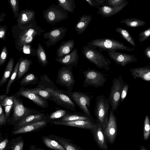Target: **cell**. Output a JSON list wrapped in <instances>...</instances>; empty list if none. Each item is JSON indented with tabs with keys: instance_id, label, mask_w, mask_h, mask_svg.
Segmentation results:
<instances>
[{
	"instance_id": "ee69618b",
	"label": "cell",
	"mask_w": 150,
	"mask_h": 150,
	"mask_svg": "<svg viewBox=\"0 0 150 150\" xmlns=\"http://www.w3.org/2000/svg\"><path fill=\"white\" fill-rule=\"evenodd\" d=\"M150 36V28L141 32L139 35V41L142 42L147 39Z\"/></svg>"
},
{
	"instance_id": "8992f818",
	"label": "cell",
	"mask_w": 150,
	"mask_h": 150,
	"mask_svg": "<svg viewBox=\"0 0 150 150\" xmlns=\"http://www.w3.org/2000/svg\"><path fill=\"white\" fill-rule=\"evenodd\" d=\"M43 16L48 23L54 25L68 18L67 11L59 5L53 4L42 12Z\"/></svg>"
},
{
	"instance_id": "ba28073f",
	"label": "cell",
	"mask_w": 150,
	"mask_h": 150,
	"mask_svg": "<svg viewBox=\"0 0 150 150\" xmlns=\"http://www.w3.org/2000/svg\"><path fill=\"white\" fill-rule=\"evenodd\" d=\"M125 84L121 76H119L118 78L115 77L112 80L108 100L110 109L113 112L117 109L119 105L122 88Z\"/></svg>"
},
{
	"instance_id": "4dcf8cb0",
	"label": "cell",
	"mask_w": 150,
	"mask_h": 150,
	"mask_svg": "<svg viewBox=\"0 0 150 150\" xmlns=\"http://www.w3.org/2000/svg\"><path fill=\"white\" fill-rule=\"evenodd\" d=\"M35 54L41 65L46 67L49 64V62L45 49L40 43L38 44L37 48L35 50Z\"/></svg>"
},
{
	"instance_id": "f1b7e54d",
	"label": "cell",
	"mask_w": 150,
	"mask_h": 150,
	"mask_svg": "<svg viewBox=\"0 0 150 150\" xmlns=\"http://www.w3.org/2000/svg\"><path fill=\"white\" fill-rule=\"evenodd\" d=\"M40 78V81L38 83V85L36 87L44 90L47 88H51L54 89H58L46 74H44L41 76Z\"/></svg>"
},
{
	"instance_id": "30bf717a",
	"label": "cell",
	"mask_w": 150,
	"mask_h": 150,
	"mask_svg": "<svg viewBox=\"0 0 150 150\" xmlns=\"http://www.w3.org/2000/svg\"><path fill=\"white\" fill-rule=\"evenodd\" d=\"M72 66H64L60 69L58 72L56 83L65 86L67 91L71 93L76 81L73 76Z\"/></svg>"
},
{
	"instance_id": "ac0fdd59",
	"label": "cell",
	"mask_w": 150,
	"mask_h": 150,
	"mask_svg": "<svg viewBox=\"0 0 150 150\" xmlns=\"http://www.w3.org/2000/svg\"><path fill=\"white\" fill-rule=\"evenodd\" d=\"M35 12L33 9L22 10L19 13L17 19V25L20 26L29 25L35 20Z\"/></svg>"
},
{
	"instance_id": "816d5d0a",
	"label": "cell",
	"mask_w": 150,
	"mask_h": 150,
	"mask_svg": "<svg viewBox=\"0 0 150 150\" xmlns=\"http://www.w3.org/2000/svg\"><path fill=\"white\" fill-rule=\"evenodd\" d=\"M6 122L1 105L0 104V127L6 125Z\"/></svg>"
},
{
	"instance_id": "6f0895ef",
	"label": "cell",
	"mask_w": 150,
	"mask_h": 150,
	"mask_svg": "<svg viewBox=\"0 0 150 150\" xmlns=\"http://www.w3.org/2000/svg\"><path fill=\"white\" fill-rule=\"evenodd\" d=\"M30 150H43L41 148H35L33 146H30Z\"/></svg>"
},
{
	"instance_id": "d4e9b609",
	"label": "cell",
	"mask_w": 150,
	"mask_h": 150,
	"mask_svg": "<svg viewBox=\"0 0 150 150\" xmlns=\"http://www.w3.org/2000/svg\"><path fill=\"white\" fill-rule=\"evenodd\" d=\"M92 19L90 15L83 14L80 18L75 25V30L78 34L80 35L86 29Z\"/></svg>"
},
{
	"instance_id": "9a60e30c",
	"label": "cell",
	"mask_w": 150,
	"mask_h": 150,
	"mask_svg": "<svg viewBox=\"0 0 150 150\" xmlns=\"http://www.w3.org/2000/svg\"><path fill=\"white\" fill-rule=\"evenodd\" d=\"M15 95L18 96H23L32 100L38 106L44 108L48 106L47 100L38 94L31 92L29 88L24 87L20 88Z\"/></svg>"
},
{
	"instance_id": "f907efd6",
	"label": "cell",
	"mask_w": 150,
	"mask_h": 150,
	"mask_svg": "<svg viewBox=\"0 0 150 150\" xmlns=\"http://www.w3.org/2000/svg\"><path fill=\"white\" fill-rule=\"evenodd\" d=\"M7 27L6 25L0 26V39L6 40Z\"/></svg>"
},
{
	"instance_id": "6da1fadb",
	"label": "cell",
	"mask_w": 150,
	"mask_h": 150,
	"mask_svg": "<svg viewBox=\"0 0 150 150\" xmlns=\"http://www.w3.org/2000/svg\"><path fill=\"white\" fill-rule=\"evenodd\" d=\"M45 31L37 25L35 20L24 26L14 25L11 32L15 39L16 48L20 52L22 51L24 45H30L36 37L40 36Z\"/></svg>"
},
{
	"instance_id": "d6a6232c",
	"label": "cell",
	"mask_w": 150,
	"mask_h": 150,
	"mask_svg": "<svg viewBox=\"0 0 150 150\" xmlns=\"http://www.w3.org/2000/svg\"><path fill=\"white\" fill-rule=\"evenodd\" d=\"M58 5L63 9L71 13H73L76 7L74 0H57Z\"/></svg>"
},
{
	"instance_id": "83f0119b",
	"label": "cell",
	"mask_w": 150,
	"mask_h": 150,
	"mask_svg": "<svg viewBox=\"0 0 150 150\" xmlns=\"http://www.w3.org/2000/svg\"><path fill=\"white\" fill-rule=\"evenodd\" d=\"M68 112L61 118L60 120L71 122L93 119L92 117H89L85 114L69 113Z\"/></svg>"
},
{
	"instance_id": "9c48e42d",
	"label": "cell",
	"mask_w": 150,
	"mask_h": 150,
	"mask_svg": "<svg viewBox=\"0 0 150 150\" xmlns=\"http://www.w3.org/2000/svg\"><path fill=\"white\" fill-rule=\"evenodd\" d=\"M85 80L83 86L86 88L93 86L98 88L104 86L107 79L103 74L93 69L89 68L83 72Z\"/></svg>"
},
{
	"instance_id": "4316f807",
	"label": "cell",
	"mask_w": 150,
	"mask_h": 150,
	"mask_svg": "<svg viewBox=\"0 0 150 150\" xmlns=\"http://www.w3.org/2000/svg\"><path fill=\"white\" fill-rule=\"evenodd\" d=\"M49 136L61 145L66 150H81L77 146L71 143L67 139L52 134H50Z\"/></svg>"
},
{
	"instance_id": "f5cc1de1",
	"label": "cell",
	"mask_w": 150,
	"mask_h": 150,
	"mask_svg": "<svg viewBox=\"0 0 150 150\" xmlns=\"http://www.w3.org/2000/svg\"><path fill=\"white\" fill-rule=\"evenodd\" d=\"M94 6L97 7L100 5L102 6L105 5V3L106 0H92Z\"/></svg>"
},
{
	"instance_id": "7402d4cb",
	"label": "cell",
	"mask_w": 150,
	"mask_h": 150,
	"mask_svg": "<svg viewBox=\"0 0 150 150\" xmlns=\"http://www.w3.org/2000/svg\"><path fill=\"white\" fill-rule=\"evenodd\" d=\"M45 116V113L40 112L28 115L15 125V129H18L25 125L41 120Z\"/></svg>"
},
{
	"instance_id": "ffe728a7",
	"label": "cell",
	"mask_w": 150,
	"mask_h": 150,
	"mask_svg": "<svg viewBox=\"0 0 150 150\" xmlns=\"http://www.w3.org/2000/svg\"><path fill=\"white\" fill-rule=\"evenodd\" d=\"M79 56L76 48L73 49L66 56L56 58L55 60L64 66H77L79 60Z\"/></svg>"
},
{
	"instance_id": "b9f144b4",
	"label": "cell",
	"mask_w": 150,
	"mask_h": 150,
	"mask_svg": "<svg viewBox=\"0 0 150 150\" xmlns=\"http://www.w3.org/2000/svg\"><path fill=\"white\" fill-rule=\"evenodd\" d=\"M68 112L67 111L65 110H59L50 114L48 116V118L50 119L61 118Z\"/></svg>"
},
{
	"instance_id": "74e56055",
	"label": "cell",
	"mask_w": 150,
	"mask_h": 150,
	"mask_svg": "<svg viewBox=\"0 0 150 150\" xmlns=\"http://www.w3.org/2000/svg\"><path fill=\"white\" fill-rule=\"evenodd\" d=\"M14 95L10 96L6 94L1 95L0 96V104L4 107L13 105L14 102Z\"/></svg>"
},
{
	"instance_id": "9f6ffc18",
	"label": "cell",
	"mask_w": 150,
	"mask_h": 150,
	"mask_svg": "<svg viewBox=\"0 0 150 150\" xmlns=\"http://www.w3.org/2000/svg\"><path fill=\"white\" fill-rule=\"evenodd\" d=\"M6 16V15L5 13H2L0 15V23L5 20V17Z\"/></svg>"
},
{
	"instance_id": "5bb4252c",
	"label": "cell",
	"mask_w": 150,
	"mask_h": 150,
	"mask_svg": "<svg viewBox=\"0 0 150 150\" xmlns=\"http://www.w3.org/2000/svg\"><path fill=\"white\" fill-rule=\"evenodd\" d=\"M106 139L109 143L115 142L117 132V119L114 112L110 109L108 122L103 129Z\"/></svg>"
},
{
	"instance_id": "7a4b0ae2",
	"label": "cell",
	"mask_w": 150,
	"mask_h": 150,
	"mask_svg": "<svg viewBox=\"0 0 150 150\" xmlns=\"http://www.w3.org/2000/svg\"><path fill=\"white\" fill-rule=\"evenodd\" d=\"M87 45L95 48H98L100 52L121 50L130 52L134 50V48H131L126 46L123 42L108 38L95 39L88 42Z\"/></svg>"
},
{
	"instance_id": "4fadbf2b",
	"label": "cell",
	"mask_w": 150,
	"mask_h": 150,
	"mask_svg": "<svg viewBox=\"0 0 150 150\" xmlns=\"http://www.w3.org/2000/svg\"><path fill=\"white\" fill-rule=\"evenodd\" d=\"M109 57L117 65L125 67L128 64L137 62L136 55L120 52L116 50H108Z\"/></svg>"
},
{
	"instance_id": "3957f363",
	"label": "cell",
	"mask_w": 150,
	"mask_h": 150,
	"mask_svg": "<svg viewBox=\"0 0 150 150\" xmlns=\"http://www.w3.org/2000/svg\"><path fill=\"white\" fill-rule=\"evenodd\" d=\"M82 53L87 59L97 67L107 71L110 69L109 65L112 63L111 61L96 48L87 45L84 46Z\"/></svg>"
},
{
	"instance_id": "11a10c76",
	"label": "cell",
	"mask_w": 150,
	"mask_h": 150,
	"mask_svg": "<svg viewBox=\"0 0 150 150\" xmlns=\"http://www.w3.org/2000/svg\"><path fill=\"white\" fill-rule=\"evenodd\" d=\"M8 141L6 139H4L0 143V150H5Z\"/></svg>"
},
{
	"instance_id": "484cf974",
	"label": "cell",
	"mask_w": 150,
	"mask_h": 150,
	"mask_svg": "<svg viewBox=\"0 0 150 150\" xmlns=\"http://www.w3.org/2000/svg\"><path fill=\"white\" fill-rule=\"evenodd\" d=\"M20 61L19 66L16 80L21 79L28 72L32 63V61L27 58H20Z\"/></svg>"
},
{
	"instance_id": "2e32d148",
	"label": "cell",
	"mask_w": 150,
	"mask_h": 150,
	"mask_svg": "<svg viewBox=\"0 0 150 150\" xmlns=\"http://www.w3.org/2000/svg\"><path fill=\"white\" fill-rule=\"evenodd\" d=\"M94 139L99 147L101 149L107 150L108 147L102 126L97 124L91 130Z\"/></svg>"
},
{
	"instance_id": "7dc6e473",
	"label": "cell",
	"mask_w": 150,
	"mask_h": 150,
	"mask_svg": "<svg viewBox=\"0 0 150 150\" xmlns=\"http://www.w3.org/2000/svg\"><path fill=\"white\" fill-rule=\"evenodd\" d=\"M13 104L5 106V115L6 123L8 122L11 118L10 115L13 109Z\"/></svg>"
},
{
	"instance_id": "8fae6325",
	"label": "cell",
	"mask_w": 150,
	"mask_h": 150,
	"mask_svg": "<svg viewBox=\"0 0 150 150\" xmlns=\"http://www.w3.org/2000/svg\"><path fill=\"white\" fill-rule=\"evenodd\" d=\"M67 94L85 114L92 117L88 108H90L91 100L93 98L92 96L87 95L81 91L71 93L67 92Z\"/></svg>"
},
{
	"instance_id": "db71d44e",
	"label": "cell",
	"mask_w": 150,
	"mask_h": 150,
	"mask_svg": "<svg viewBox=\"0 0 150 150\" xmlns=\"http://www.w3.org/2000/svg\"><path fill=\"white\" fill-rule=\"evenodd\" d=\"M144 54L146 58L150 60V46L146 47L143 50Z\"/></svg>"
},
{
	"instance_id": "44dd1931",
	"label": "cell",
	"mask_w": 150,
	"mask_h": 150,
	"mask_svg": "<svg viewBox=\"0 0 150 150\" xmlns=\"http://www.w3.org/2000/svg\"><path fill=\"white\" fill-rule=\"evenodd\" d=\"M131 74L134 79L139 78L148 82L150 81V65L131 69Z\"/></svg>"
},
{
	"instance_id": "e0dca14e",
	"label": "cell",
	"mask_w": 150,
	"mask_h": 150,
	"mask_svg": "<svg viewBox=\"0 0 150 150\" xmlns=\"http://www.w3.org/2000/svg\"><path fill=\"white\" fill-rule=\"evenodd\" d=\"M51 123L56 125H66L91 130L97 124L94 122L93 119L71 122L56 120L52 121Z\"/></svg>"
},
{
	"instance_id": "7bdbcfd3",
	"label": "cell",
	"mask_w": 150,
	"mask_h": 150,
	"mask_svg": "<svg viewBox=\"0 0 150 150\" xmlns=\"http://www.w3.org/2000/svg\"><path fill=\"white\" fill-rule=\"evenodd\" d=\"M127 1L126 0H107L105 2V6L116 7L120 6Z\"/></svg>"
},
{
	"instance_id": "1f68e13d",
	"label": "cell",
	"mask_w": 150,
	"mask_h": 150,
	"mask_svg": "<svg viewBox=\"0 0 150 150\" xmlns=\"http://www.w3.org/2000/svg\"><path fill=\"white\" fill-rule=\"evenodd\" d=\"M121 23L125 24L129 28L138 27L143 26L146 22L139 19L135 18H129L124 19L120 21Z\"/></svg>"
},
{
	"instance_id": "91938a15",
	"label": "cell",
	"mask_w": 150,
	"mask_h": 150,
	"mask_svg": "<svg viewBox=\"0 0 150 150\" xmlns=\"http://www.w3.org/2000/svg\"><path fill=\"white\" fill-rule=\"evenodd\" d=\"M139 150H147L144 146H142L140 148Z\"/></svg>"
},
{
	"instance_id": "681fc988",
	"label": "cell",
	"mask_w": 150,
	"mask_h": 150,
	"mask_svg": "<svg viewBox=\"0 0 150 150\" xmlns=\"http://www.w3.org/2000/svg\"><path fill=\"white\" fill-rule=\"evenodd\" d=\"M129 89V85L125 84L123 87L121 93L120 99V103L122 102L126 98Z\"/></svg>"
},
{
	"instance_id": "d6986e66",
	"label": "cell",
	"mask_w": 150,
	"mask_h": 150,
	"mask_svg": "<svg viewBox=\"0 0 150 150\" xmlns=\"http://www.w3.org/2000/svg\"><path fill=\"white\" fill-rule=\"evenodd\" d=\"M127 1L123 4L116 7L109 6L105 5L98 7L97 13L103 17L108 18L116 15L122 10L129 3Z\"/></svg>"
},
{
	"instance_id": "e575fe53",
	"label": "cell",
	"mask_w": 150,
	"mask_h": 150,
	"mask_svg": "<svg viewBox=\"0 0 150 150\" xmlns=\"http://www.w3.org/2000/svg\"><path fill=\"white\" fill-rule=\"evenodd\" d=\"M38 82V79L33 73H29L26 75L20 81V84L22 86L28 85H35Z\"/></svg>"
},
{
	"instance_id": "603a6c76",
	"label": "cell",
	"mask_w": 150,
	"mask_h": 150,
	"mask_svg": "<svg viewBox=\"0 0 150 150\" xmlns=\"http://www.w3.org/2000/svg\"><path fill=\"white\" fill-rule=\"evenodd\" d=\"M47 121L45 117L41 120L25 125L14 130L13 133L14 134H20L30 132L40 128L46 125L47 122Z\"/></svg>"
},
{
	"instance_id": "ab89813d",
	"label": "cell",
	"mask_w": 150,
	"mask_h": 150,
	"mask_svg": "<svg viewBox=\"0 0 150 150\" xmlns=\"http://www.w3.org/2000/svg\"><path fill=\"white\" fill-rule=\"evenodd\" d=\"M150 134V124L149 116L146 115L145 118L143 129V137L145 140L148 139Z\"/></svg>"
},
{
	"instance_id": "c3c4849f",
	"label": "cell",
	"mask_w": 150,
	"mask_h": 150,
	"mask_svg": "<svg viewBox=\"0 0 150 150\" xmlns=\"http://www.w3.org/2000/svg\"><path fill=\"white\" fill-rule=\"evenodd\" d=\"M24 142L23 140H19L16 142L11 147V150H23Z\"/></svg>"
},
{
	"instance_id": "836d02e7",
	"label": "cell",
	"mask_w": 150,
	"mask_h": 150,
	"mask_svg": "<svg viewBox=\"0 0 150 150\" xmlns=\"http://www.w3.org/2000/svg\"><path fill=\"white\" fill-rule=\"evenodd\" d=\"M115 30L127 42L133 46L135 47L136 45L134 39L127 30L121 27H117Z\"/></svg>"
},
{
	"instance_id": "8d00e7d4",
	"label": "cell",
	"mask_w": 150,
	"mask_h": 150,
	"mask_svg": "<svg viewBox=\"0 0 150 150\" xmlns=\"http://www.w3.org/2000/svg\"><path fill=\"white\" fill-rule=\"evenodd\" d=\"M20 59L21 58H20L19 59L16 63L13 71L11 76L9 78L6 87L5 94L7 95L9 93L10 89L11 86L14 82L15 79L17 77Z\"/></svg>"
},
{
	"instance_id": "277c9868",
	"label": "cell",
	"mask_w": 150,
	"mask_h": 150,
	"mask_svg": "<svg viewBox=\"0 0 150 150\" xmlns=\"http://www.w3.org/2000/svg\"><path fill=\"white\" fill-rule=\"evenodd\" d=\"M110 105L108 99L101 95L97 96L94 110L98 123L102 127L103 130L107 125L109 119Z\"/></svg>"
},
{
	"instance_id": "f35d334b",
	"label": "cell",
	"mask_w": 150,
	"mask_h": 150,
	"mask_svg": "<svg viewBox=\"0 0 150 150\" xmlns=\"http://www.w3.org/2000/svg\"><path fill=\"white\" fill-rule=\"evenodd\" d=\"M29 89L32 92L38 94L46 100H48L52 101L51 94L47 91L40 89L36 87Z\"/></svg>"
},
{
	"instance_id": "f546056e",
	"label": "cell",
	"mask_w": 150,
	"mask_h": 150,
	"mask_svg": "<svg viewBox=\"0 0 150 150\" xmlns=\"http://www.w3.org/2000/svg\"><path fill=\"white\" fill-rule=\"evenodd\" d=\"M14 64V59L11 57L6 65L4 72L0 80V86L5 83L10 78L13 71Z\"/></svg>"
},
{
	"instance_id": "cb8c5ba5",
	"label": "cell",
	"mask_w": 150,
	"mask_h": 150,
	"mask_svg": "<svg viewBox=\"0 0 150 150\" xmlns=\"http://www.w3.org/2000/svg\"><path fill=\"white\" fill-rule=\"evenodd\" d=\"M74 45L73 40L63 41L57 50L56 55L57 58L62 57L69 54L74 48Z\"/></svg>"
},
{
	"instance_id": "5b68a950",
	"label": "cell",
	"mask_w": 150,
	"mask_h": 150,
	"mask_svg": "<svg viewBox=\"0 0 150 150\" xmlns=\"http://www.w3.org/2000/svg\"><path fill=\"white\" fill-rule=\"evenodd\" d=\"M13 108V112L8 123L16 125L27 116L39 113L35 110L25 106L19 97L15 94Z\"/></svg>"
},
{
	"instance_id": "52a82bcc",
	"label": "cell",
	"mask_w": 150,
	"mask_h": 150,
	"mask_svg": "<svg viewBox=\"0 0 150 150\" xmlns=\"http://www.w3.org/2000/svg\"><path fill=\"white\" fill-rule=\"evenodd\" d=\"M44 90L51 94L52 101L71 111H76L75 104L68 95L67 91L51 88H47Z\"/></svg>"
},
{
	"instance_id": "f6af8a7d",
	"label": "cell",
	"mask_w": 150,
	"mask_h": 150,
	"mask_svg": "<svg viewBox=\"0 0 150 150\" xmlns=\"http://www.w3.org/2000/svg\"><path fill=\"white\" fill-rule=\"evenodd\" d=\"M22 51L25 54H29L34 56L36 55L35 50L30 45H24Z\"/></svg>"
},
{
	"instance_id": "bcb514c9",
	"label": "cell",
	"mask_w": 150,
	"mask_h": 150,
	"mask_svg": "<svg viewBox=\"0 0 150 150\" xmlns=\"http://www.w3.org/2000/svg\"><path fill=\"white\" fill-rule=\"evenodd\" d=\"M7 56V50L5 46L2 49L0 55V66L2 65L5 62Z\"/></svg>"
},
{
	"instance_id": "60d3db41",
	"label": "cell",
	"mask_w": 150,
	"mask_h": 150,
	"mask_svg": "<svg viewBox=\"0 0 150 150\" xmlns=\"http://www.w3.org/2000/svg\"><path fill=\"white\" fill-rule=\"evenodd\" d=\"M8 3L12 9L15 18H17L19 14V2L18 0H10Z\"/></svg>"
},
{
	"instance_id": "680465c9",
	"label": "cell",
	"mask_w": 150,
	"mask_h": 150,
	"mask_svg": "<svg viewBox=\"0 0 150 150\" xmlns=\"http://www.w3.org/2000/svg\"><path fill=\"white\" fill-rule=\"evenodd\" d=\"M85 1H86L91 6H94L92 0H86Z\"/></svg>"
},
{
	"instance_id": "d590c367",
	"label": "cell",
	"mask_w": 150,
	"mask_h": 150,
	"mask_svg": "<svg viewBox=\"0 0 150 150\" xmlns=\"http://www.w3.org/2000/svg\"><path fill=\"white\" fill-rule=\"evenodd\" d=\"M43 141L48 147L55 150H65V149L58 142L47 137L42 138Z\"/></svg>"
},
{
	"instance_id": "7c38bea8",
	"label": "cell",
	"mask_w": 150,
	"mask_h": 150,
	"mask_svg": "<svg viewBox=\"0 0 150 150\" xmlns=\"http://www.w3.org/2000/svg\"><path fill=\"white\" fill-rule=\"evenodd\" d=\"M67 28L63 26L54 28L44 35L43 38L47 40L45 44L48 49L50 46H53L58 42L65 36Z\"/></svg>"
}]
</instances>
